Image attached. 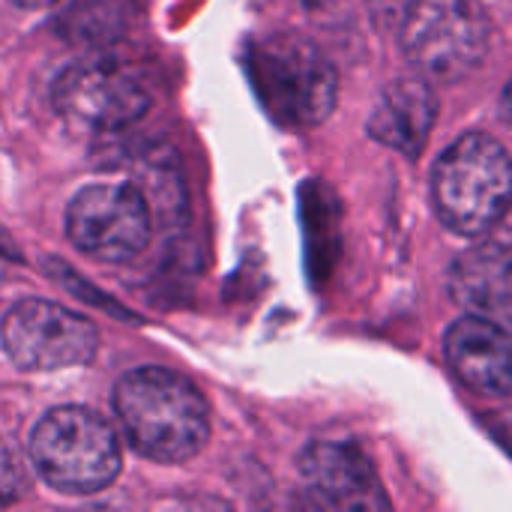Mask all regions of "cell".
<instances>
[{"instance_id": "obj_6", "label": "cell", "mask_w": 512, "mask_h": 512, "mask_svg": "<svg viewBox=\"0 0 512 512\" xmlns=\"http://www.w3.org/2000/svg\"><path fill=\"white\" fill-rule=\"evenodd\" d=\"M66 234L75 249L96 261H132L150 240L147 195L129 180L90 183L69 201Z\"/></svg>"}, {"instance_id": "obj_5", "label": "cell", "mask_w": 512, "mask_h": 512, "mask_svg": "<svg viewBox=\"0 0 512 512\" xmlns=\"http://www.w3.org/2000/svg\"><path fill=\"white\" fill-rule=\"evenodd\" d=\"M492 39L480 0H411L402 21V48L423 78L459 81L471 75Z\"/></svg>"}, {"instance_id": "obj_16", "label": "cell", "mask_w": 512, "mask_h": 512, "mask_svg": "<svg viewBox=\"0 0 512 512\" xmlns=\"http://www.w3.org/2000/svg\"><path fill=\"white\" fill-rule=\"evenodd\" d=\"M504 111H507V117L512 120V81L510 87H507V96H504Z\"/></svg>"}, {"instance_id": "obj_4", "label": "cell", "mask_w": 512, "mask_h": 512, "mask_svg": "<svg viewBox=\"0 0 512 512\" xmlns=\"http://www.w3.org/2000/svg\"><path fill=\"white\" fill-rule=\"evenodd\" d=\"M252 78L273 117L297 129L324 123L339 93L333 63L294 33L270 36L255 48Z\"/></svg>"}, {"instance_id": "obj_11", "label": "cell", "mask_w": 512, "mask_h": 512, "mask_svg": "<svg viewBox=\"0 0 512 512\" xmlns=\"http://www.w3.org/2000/svg\"><path fill=\"white\" fill-rule=\"evenodd\" d=\"M438 117V96L426 78H399L390 81L369 117V132L396 147L405 156H417L435 126Z\"/></svg>"}, {"instance_id": "obj_3", "label": "cell", "mask_w": 512, "mask_h": 512, "mask_svg": "<svg viewBox=\"0 0 512 512\" xmlns=\"http://www.w3.org/2000/svg\"><path fill=\"white\" fill-rule=\"evenodd\" d=\"M30 462L51 489L63 495H96L117 480L123 456L120 438L102 414L66 405L36 423Z\"/></svg>"}, {"instance_id": "obj_15", "label": "cell", "mask_w": 512, "mask_h": 512, "mask_svg": "<svg viewBox=\"0 0 512 512\" xmlns=\"http://www.w3.org/2000/svg\"><path fill=\"white\" fill-rule=\"evenodd\" d=\"M15 6H21V9H48V6H54L57 0H12Z\"/></svg>"}, {"instance_id": "obj_1", "label": "cell", "mask_w": 512, "mask_h": 512, "mask_svg": "<svg viewBox=\"0 0 512 512\" xmlns=\"http://www.w3.org/2000/svg\"><path fill=\"white\" fill-rule=\"evenodd\" d=\"M114 408L126 441L162 465L189 462L210 438V408L198 387L159 366L126 372L114 387Z\"/></svg>"}, {"instance_id": "obj_7", "label": "cell", "mask_w": 512, "mask_h": 512, "mask_svg": "<svg viewBox=\"0 0 512 512\" xmlns=\"http://www.w3.org/2000/svg\"><path fill=\"white\" fill-rule=\"evenodd\" d=\"M9 360L30 372L84 366L99 351V333L84 318L51 300H21L0 321Z\"/></svg>"}, {"instance_id": "obj_14", "label": "cell", "mask_w": 512, "mask_h": 512, "mask_svg": "<svg viewBox=\"0 0 512 512\" xmlns=\"http://www.w3.org/2000/svg\"><path fill=\"white\" fill-rule=\"evenodd\" d=\"M489 429L495 432V438L512 453V402L498 408L495 414H489Z\"/></svg>"}, {"instance_id": "obj_8", "label": "cell", "mask_w": 512, "mask_h": 512, "mask_svg": "<svg viewBox=\"0 0 512 512\" xmlns=\"http://www.w3.org/2000/svg\"><path fill=\"white\" fill-rule=\"evenodd\" d=\"M54 108L84 129H123L147 114L150 90L132 66L114 57H87L57 78Z\"/></svg>"}, {"instance_id": "obj_2", "label": "cell", "mask_w": 512, "mask_h": 512, "mask_svg": "<svg viewBox=\"0 0 512 512\" xmlns=\"http://www.w3.org/2000/svg\"><path fill=\"white\" fill-rule=\"evenodd\" d=\"M432 198L441 222L456 234H483L512 207V159L507 147L486 135L468 132L453 141L435 165Z\"/></svg>"}, {"instance_id": "obj_13", "label": "cell", "mask_w": 512, "mask_h": 512, "mask_svg": "<svg viewBox=\"0 0 512 512\" xmlns=\"http://www.w3.org/2000/svg\"><path fill=\"white\" fill-rule=\"evenodd\" d=\"M24 471L15 456V450L0 438V507L15 504L24 495Z\"/></svg>"}, {"instance_id": "obj_10", "label": "cell", "mask_w": 512, "mask_h": 512, "mask_svg": "<svg viewBox=\"0 0 512 512\" xmlns=\"http://www.w3.org/2000/svg\"><path fill=\"white\" fill-rule=\"evenodd\" d=\"M444 351L456 375L477 393H512V330L489 315H465L447 330Z\"/></svg>"}, {"instance_id": "obj_12", "label": "cell", "mask_w": 512, "mask_h": 512, "mask_svg": "<svg viewBox=\"0 0 512 512\" xmlns=\"http://www.w3.org/2000/svg\"><path fill=\"white\" fill-rule=\"evenodd\" d=\"M450 294L477 315L507 318L512 312V249L483 243L465 252L450 270Z\"/></svg>"}, {"instance_id": "obj_9", "label": "cell", "mask_w": 512, "mask_h": 512, "mask_svg": "<svg viewBox=\"0 0 512 512\" xmlns=\"http://www.w3.org/2000/svg\"><path fill=\"white\" fill-rule=\"evenodd\" d=\"M306 492L327 510H390L372 459L351 441H312L300 456Z\"/></svg>"}]
</instances>
